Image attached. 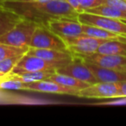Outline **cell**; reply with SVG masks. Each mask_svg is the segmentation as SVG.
I'll return each instance as SVG.
<instances>
[{"instance_id":"12","label":"cell","mask_w":126,"mask_h":126,"mask_svg":"<svg viewBox=\"0 0 126 126\" xmlns=\"http://www.w3.org/2000/svg\"><path fill=\"white\" fill-rule=\"evenodd\" d=\"M85 63L92 71L98 82L117 83L126 80V72H120L106 67H102L88 61H85Z\"/></svg>"},{"instance_id":"27","label":"cell","mask_w":126,"mask_h":126,"mask_svg":"<svg viewBox=\"0 0 126 126\" xmlns=\"http://www.w3.org/2000/svg\"><path fill=\"white\" fill-rule=\"evenodd\" d=\"M4 1H6V0H4ZM8 1H15V2H44V1H49V0H8Z\"/></svg>"},{"instance_id":"30","label":"cell","mask_w":126,"mask_h":126,"mask_svg":"<svg viewBox=\"0 0 126 126\" xmlns=\"http://www.w3.org/2000/svg\"><path fill=\"white\" fill-rule=\"evenodd\" d=\"M124 21H125V22H126V20H124Z\"/></svg>"},{"instance_id":"21","label":"cell","mask_w":126,"mask_h":126,"mask_svg":"<svg viewBox=\"0 0 126 126\" xmlns=\"http://www.w3.org/2000/svg\"><path fill=\"white\" fill-rule=\"evenodd\" d=\"M27 84L11 77V74H7L4 79L0 80V89L4 90H26Z\"/></svg>"},{"instance_id":"19","label":"cell","mask_w":126,"mask_h":126,"mask_svg":"<svg viewBox=\"0 0 126 126\" xmlns=\"http://www.w3.org/2000/svg\"><path fill=\"white\" fill-rule=\"evenodd\" d=\"M48 79L54 81V82L59 83V84L62 85V86H65L71 87V88H74V89H78V90H81L90 85V84H88V83L84 82V81H82V80H79V79H76V78L72 77V76L60 74V73H57V72L53 74L52 76H51Z\"/></svg>"},{"instance_id":"7","label":"cell","mask_w":126,"mask_h":126,"mask_svg":"<svg viewBox=\"0 0 126 126\" xmlns=\"http://www.w3.org/2000/svg\"><path fill=\"white\" fill-rule=\"evenodd\" d=\"M56 72L66 74V75L72 76V77L76 78V79L86 82L90 85L98 82L95 76L93 75L92 71L88 68L85 61L81 58L75 55H73V59L70 62L58 68Z\"/></svg>"},{"instance_id":"18","label":"cell","mask_w":126,"mask_h":126,"mask_svg":"<svg viewBox=\"0 0 126 126\" xmlns=\"http://www.w3.org/2000/svg\"><path fill=\"white\" fill-rule=\"evenodd\" d=\"M56 70H45V71H36V72H28L22 73L18 74H11V77L15 79H17L26 84L36 82V81L48 79Z\"/></svg>"},{"instance_id":"26","label":"cell","mask_w":126,"mask_h":126,"mask_svg":"<svg viewBox=\"0 0 126 126\" xmlns=\"http://www.w3.org/2000/svg\"><path fill=\"white\" fill-rule=\"evenodd\" d=\"M78 13H80V5L82 0H66Z\"/></svg>"},{"instance_id":"4","label":"cell","mask_w":126,"mask_h":126,"mask_svg":"<svg viewBox=\"0 0 126 126\" xmlns=\"http://www.w3.org/2000/svg\"><path fill=\"white\" fill-rule=\"evenodd\" d=\"M30 47L68 50L64 39L42 24H39L34 31Z\"/></svg>"},{"instance_id":"6","label":"cell","mask_w":126,"mask_h":126,"mask_svg":"<svg viewBox=\"0 0 126 126\" xmlns=\"http://www.w3.org/2000/svg\"><path fill=\"white\" fill-rule=\"evenodd\" d=\"M64 41L67 44V49L73 54L86 55L96 53L99 45L105 40L94 38L83 34L78 36L65 38Z\"/></svg>"},{"instance_id":"29","label":"cell","mask_w":126,"mask_h":126,"mask_svg":"<svg viewBox=\"0 0 126 126\" xmlns=\"http://www.w3.org/2000/svg\"><path fill=\"white\" fill-rule=\"evenodd\" d=\"M3 1H4V0H0V3H2Z\"/></svg>"},{"instance_id":"22","label":"cell","mask_w":126,"mask_h":126,"mask_svg":"<svg viewBox=\"0 0 126 126\" xmlns=\"http://www.w3.org/2000/svg\"><path fill=\"white\" fill-rule=\"evenodd\" d=\"M22 56L23 55L13 56V57L1 60L0 61V76H4L11 74L12 69L14 68L18 61L21 59Z\"/></svg>"},{"instance_id":"8","label":"cell","mask_w":126,"mask_h":126,"mask_svg":"<svg viewBox=\"0 0 126 126\" xmlns=\"http://www.w3.org/2000/svg\"><path fill=\"white\" fill-rule=\"evenodd\" d=\"M73 55L78 56L83 61L92 62L99 67H106L120 72H126V56L102 54L98 53H93L86 55H77V54H73Z\"/></svg>"},{"instance_id":"25","label":"cell","mask_w":126,"mask_h":126,"mask_svg":"<svg viewBox=\"0 0 126 126\" xmlns=\"http://www.w3.org/2000/svg\"><path fill=\"white\" fill-rule=\"evenodd\" d=\"M120 98H126V80L116 83Z\"/></svg>"},{"instance_id":"17","label":"cell","mask_w":126,"mask_h":126,"mask_svg":"<svg viewBox=\"0 0 126 126\" xmlns=\"http://www.w3.org/2000/svg\"><path fill=\"white\" fill-rule=\"evenodd\" d=\"M84 12L92 13V14L98 15V16H106V17L116 18L120 20H126V12L121 10L117 9L113 6L108 5V4H103L101 5H98L97 7L92 8Z\"/></svg>"},{"instance_id":"2","label":"cell","mask_w":126,"mask_h":126,"mask_svg":"<svg viewBox=\"0 0 126 126\" xmlns=\"http://www.w3.org/2000/svg\"><path fill=\"white\" fill-rule=\"evenodd\" d=\"M38 25L33 21L22 19L11 30L0 36V42L15 47H30L32 35Z\"/></svg>"},{"instance_id":"11","label":"cell","mask_w":126,"mask_h":126,"mask_svg":"<svg viewBox=\"0 0 126 126\" xmlns=\"http://www.w3.org/2000/svg\"><path fill=\"white\" fill-rule=\"evenodd\" d=\"M26 90L40 92V93L73 95V96H78L79 92L80 91V90L62 86V85L59 84L57 82H54L53 80H50V79H44V80H40L27 84Z\"/></svg>"},{"instance_id":"3","label":"cell","mask_w":126,"mask_h":126,"mask_svg":"<svg viewBox=\"0 0 126 126\" xmlns=\"http://www.w3.org/2000/svg\"><path fill=\"white\" fill-rule=\"evenodd\" d=\"M72 60L61 61H47L37 56L24 54L16 64L10 74H18L22 73L36 72L45 70H57L60 67L65 66Z\"/></svg>"},{"instance_id":"23","label":"cell","mask_w":126,"mask_h":126,"mask_svg":"<svg viewBox=\"0 0 126 126\" xmlns=\"http://www.w3.org/2000/svg\"><path fill=\"white\" fill-rule=\"evenodd\" d=\"M105 0H82L80 5V13L87 11L92 8L97 7L104 4Z\"/></svg>"},{"instance_id":"16","label":"cell","mask_w":126,"mask_h":126,"mask_svg":"<svg viewBox=\"0 0 126 126\" xmlns=\"http://www.w3.org/2000/svg\"><path fill=\"white\" fill-rule=\"evenodd\" d=\"M22 19L14 11L0 5V36L11 30Z\"/></svg>"},{"instance_id":"28","label":"cell","mask_w":126,"mask_h":126,"mask_svg":"<svg viewBox=\"0 0 126 126\" xmlns=\"http://www.w3.org/2000/svg\"><path fill=\"white\" fill-rule=\"evenodd\" d=\"M5 76H6V75H4V76H0V80H1L2 79H4V78L5 77Z\"/></svg>"},{"instance_id":"10","label":"cell","mask_w":126,"mask_h":126,"mask_svg":"<svg viewBox=\"0 0 126 126\" xmlns=\"http://www.w3.org/2000/svg\"><path fill=\"white\" fill-rule=\"evenodd\" d=\"M78 97L86 98H120L116 83L96 82L89 85L79 92Z\"/></svg>"},{"instance_id":"9","label":"cell","mask_w":126,"mask_h":126,"mask_svg":"<svg viewBox=\"0 0 126 126\" xmlns=\"http://www.w3.org/2000/svg\"><path fill=\"white\" fill-rule=\"evenodd\" d=\"M46 26L51 31L63 39L83 35L82 24L75 19H69V18L53 19L47 22Z\"/></svg>"},{"instance_id":"15","label":"cell","mask_w":126,"mask_h":126,"mask_svg":"<svg viewBox=\"0 0 126 126\" xmlns=\"http://www.w3.org/2000/svg\"><path fill=\"white\" fill-rule=\"evenodd\" d=\"M96 53L126 56V41L105 40L99 45Z\"/></svg>"},{"instance_id":"24","label":"cell","mask_w":126,"mask_h":126,"mask_svg":"<svg viewBox=\"0 0 126 126\" xmlns=\"http://www.w3.org/2000/svg\"><path fill=\"white\" fill-rule=\"evenodd\" d=\"M104 4L113 6L126 12V0H105Z\"/></svg>"},{"instance_id":"1","label":"cell","mask_w":126,"mask_h":126,"mask_svg":"<svg viewBox=\"0 0 126 126\" xmlns=\"http://www.w3.org/2000/svg\"><path fill=\"white\" fill-rule=\"evenodd\" d=\"M3 7L14 11L23 19L45 25L53 19L69 18L78 20L79 13L66 0H49L44 2H15L4 1Z\"/></svg>"},{"instance_id":"20","label":"cell","mask_w":126,"mask_h":126,"mask_svg":"<svg viewBox=\"0 0 126 126\" xmlns=\"http://www.w3.org/2000/svg\"><path fill=\"white\" fill-rule=\"evenodd\" d=\"M28 49V47H15L0 42V61L13 56L23 55Z\"/></svg>"},{"instance_id":"13","label":"cell","mask_w":126,"mask_h":126,"mask_svg":"<svg viewBox=\"0 0 126 126\" xmlns=\"http://www.w3.org/2000/svg\"><path fill=\"white\" fill-rule=\"evenodd\" d=\"M27 54L37 56L47 61H69L73 59V54L69 50H57V49L35 48L29 47Z\"/></svg>"},{"instance_id":"5","label":"cell","mask_w":126,"mask_h":126,"mask_svg":"<svg viewBox=\"0 0 126 126\" xmlns=\"http://www.w3.org/2000/svg\"><path fill=\"white\" fill-rule=\"evenodd\" d=\"M78 21L82 24L93 25L126 36V22L124 20L82 12L78 15Z\"/></svg>"},{"instance_id":"14","label":"cell","mask_w":126,"mask_h":126,"mask_svg":"<svg viewBox=\"0 0 126 126\" xmlns=\"http://www.w3.org/2000/svg\"><path fill=\"white\" fill-rule=\"evenodd\" d=\"M82 24V23H81ZM83 34L89 36L94 37V38L102 39V40H122L126 41V36L121 35L118 34L113 33L105 29L99 28V27L93 26V25L82 24Z\"/></svg>"}]
</instances>
